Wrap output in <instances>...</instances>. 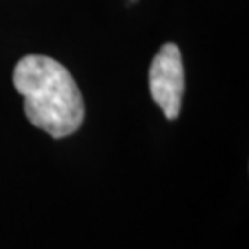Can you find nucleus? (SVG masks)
<instances>
[{"instance_id": "1", "label": "nucleus", "mask_w": 249, "mask_h": 249, "mask_svg": "<svg viewBox=\"0 0 249 249\" xmlns=\"http://www.w3.org/2000/svg\"><path fill=\"white\" fill-rule=\"evenodd\" d=\"M13 85L24 96L30 124L52 139L76 133L83 124L85 106L78 83L59 61L46 55H26L15 65Z\"/></svg>"}, {"instance_id": "2", "label": "nucleus", "mask_w": 249, "mask_h": 249, "mask_svg": "<svg viewBox=\"0 0 249 249\" xmlns=\"http://www.w3.org/2000/svg\"><path fill=\"white\" fill-rule=\"evenodd\" d=\"M150 92L164 116L176 120L185 94V69L178 45L166 43L155 53L150 67Z\"/></svg>"}]
</instances>
